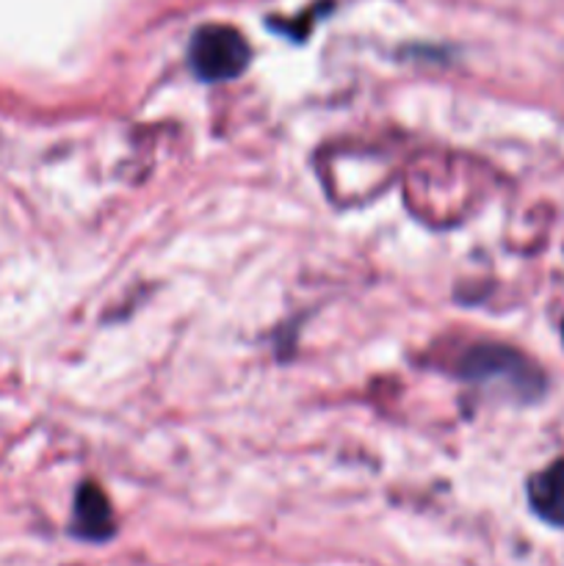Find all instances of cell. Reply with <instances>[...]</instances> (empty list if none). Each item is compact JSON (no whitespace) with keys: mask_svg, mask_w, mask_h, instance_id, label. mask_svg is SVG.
<instances>
[{"mask_svg":"<svg viewBox=\"0 0 564 566\" xmlns=\"http://www.w3.org/2000/svg\"><path fill=\"white\" fill-rule=\"evenodd\" d=\"M459 376L476 385H501L518 401H536L545 392L542 370L529 357L498 343L470 348L459 363Z\"/></svg>","mask_w":564,"mask_h":566,"instance_id":"6da1fadb","label":"cell"},{"mask_svg":"<svg viewBox=\"0 0 564 566\" xmlns=\"http://www.w3.org/2000/svg\"><path fill=\"white\" fill-rule=\"evenodd\" d=\"M72 531L92 542L114 536V512L108 506V497L94 484H83L77 490L75 509H72Z\"/></svg>","mask_w":564,"mask_h":566,"instance_id":"277c9868","label":"cell"},{"mask_svg":"<svg viewBox=\"0 0 564 566\" xmlns=\"http://www.w3.org/2000/svg\"><path fill=\"white\" fill-rule=\"evenodd\" d=\"M188 61L199 81L224 83L243 75L252 61L247 36L232 25H202L191 36Z\"/></svg>","mask_w":564,"mask_h":566,"instance_id":"7a4b0ae2","label":"cell"},{"mask_svg":"<svg viewBox=\"0 0 564 566\" xmlns=\"http://www.w3.org/2000/svg\"><path fill=\"white\" fill-rule=\"evenodd\" d=\"M562 343H564V321H562Z\"/></svg>","mask_w":564,"mask_h":566,"instance_id":"5b68a950","label":"cell"},{"mask_svg":"<svg viewBox=\"0 0 564 566\" xmlns=\"http://www.w3.org/2000/svg\"><path fill=\"white\" fill-rule=\"evenodd\" d=\"M529 506L542 523L553 525V528H564V459H556L531 475L529 486Z\"/></svg>","mask_w":564,"mask_h":566,"instance_id":"3957f363","label":"cell"}]
</instances>
